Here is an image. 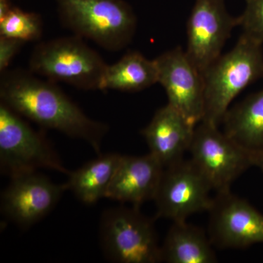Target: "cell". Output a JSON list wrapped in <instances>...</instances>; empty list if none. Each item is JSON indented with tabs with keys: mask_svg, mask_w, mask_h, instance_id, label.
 I'll list each match as a JSON object with an SVG mask.
<instances>
[{
	"mask_svg": "<svg viewBox=\"0 0 263 263\" xmlns=\"http://www.w3.org/2000/svg\"><path fill=\"white\" fill-rule=\"evenodd\" d=\"M67 190L66 183L53 182L38 171L15 176L2 193V214L21 228H29L49 214Z\"/></svg>",
	"mask_w": 263,
	"mask_h": 263,
	"instance_id": "12",
	"label": "cell"
},
{
	"mask_svg": "<svg viewBox=\"0 0 263 263\" xmlns=\"http://www.w3.org/2000/svg\"><path fill=\"white\" fill-rule=\"evenodd\" d=\"M43 22L41 15L24 11L13 6L0 21V35L21 40L26 43L39 41L42 37Z\"/></svg>",
	"mask_w": 263,
	"mask_h": 263,
	"instance_id": "19",
	"label": "cell"
},
{
	"mask_svg": "<svg viewBox=\"0 0 263 263\" xmlns=\"http://www.w3.org/2000/svg\"><path fill=\"white\" fill-rule=\"evenodd\" d=\"M246 1H247V0H246Z\"/></svg>",
	"mask_w": 263,
	"mask_h": 263,
	"instance_id": "24",
	"label": "cell"
},
{
	"mask_svg": "<svg viewBox=\"0 0 263 263\" xmlns=\"http://www.w3.org/2000/svg\"><path fill=\"white\" fill-rule=\"evenodd\" d=\"M189 152L190 160L216 193L230 191L235 180L253 166L250 152L209 123L197 124Z\"/></svg>",
	"mask_w": 263,
	"mask_h": 263,
	"instance_id": "7",
	"label": "cell"
},
{
	"mask_svg": "<svg viewBox=\"0 0 263 263\" xmlns=\"http://www.w3.org/2000/svg\"><path fill=\"white\" fill-rule=\"evenodd\" d=\"M238 21L243 34L263 45V0H247L246 9Z\"/></svg>",
	"mask_w": 263,
	"mask_h": 263,
	"instance_id": "20",
	"label": "cell"
},
{
	"mask_svg": "<svg viewBox=\"0 0 263 263\" xmlns=\"http://www.w3.org/2000/svg\"><path fill=\"white\" fill-rule=\"evenodd\" d=\"M238 18L227 11L224 0H196L187 24L186 54L203 74L221 55Z\"/></svg>",
	"mask_w": 263,
	"mask_h": 263,
	"instance_id": "10",
	"label": "cell"
},
{
	"mask_svg": "<svg viewBox=\"0 0 263 263\" xmlns=\"http://www.w3.org/2000/svg\"><path fill=\"white\" fill-rule=\"evenodd\" d=\"M224 133L251 154L263 153V89L229 108Z\"/></svg>",
	"mask_w": 263,
	"mask_h": 263,
	"instance_id": "16",
	"label": "cell"
},
{
	"mask_svg": "<svg viewBox=\"0 0 263 263\" xmlns=\"http://www.w3.org/2000/svg\"><path fill=\"white\" fill-rule=\"evenodd\" d=\"M13 7L11 0H0V21L8 14Z\"/></svg>",
	"mask_w": 263,
	"mask_h": 263,
	"instance_id": "22",
	"label": "cell"
},
{
	"mask_svg": "<svg viewBox=\"0 0 263 263\" xmlns=\"http://www.w3.org/2000/svg\"><path fill=\"white\" fill-rule=\"evenodd\" d=\"M205 109L201 122L219 127L232 101L263 79L262 44L242 34L234 48L203 72Z\"/></svg>",
	"mask_w": 263,
	"mask_h": 263,
	"instance_id": "2",
	"label": "cell"
},
{
	"mask_svg": "<svg viewBox=\"0 0 263 263\" xmlns=\"http://www.w3.org/2000/svg\"><path fill=\"white\" fill-rule=\"evenodd\" d=\"M84 40L72 34L37 43L29 57V70L76 89L100 90L108 65Z\"/></svg>",
	"mask_w": 263,
	"mask_h": 263,
	"instance_id": "4",
	"label": "cell"
},
{
	"mask_svg": "<svg viewBox=\"0 0 263 263\" xmlns=\"http://www.w3.org/2000/svg\"><path fill=\"white\" fill-rule=\"evenodd\" d=\"M251 155L253 166L258 167L263 173V153H254Z\"/></svg>",
	"mask_w": 263,
	"mask_h": 263,
	"instance_id": "23",
	"label": "cell"
},
{
	"mask_svg": "<svg viewBox=\"0 0 263 263\" xmlns=\"http://www.w3.org/2000/svg\"><path fill=\"white\" fill-rule=\"evenodd\" d=\"M25 43L21 40L0 35V73L8 70L13 58Z\"/></svg>",
	"mask_w": 263,
	"mask_h": 263,
	"instance_id": "21",
	"label": "cell"
},
{
	"mask_svg": "<svg viewBox=\"0 0 263 263\" xmlns=\"http://www.w3.org/2000/svg\"><path fill=\"white\" fill-rule=\"evenodd\" d=\"M122 156L117 153L100 154L98 158L70 172L66 182L67 190L87 205L106 197Z\"/></svg>",
	"mask_w": 263,
	"mask_h": 263,
	"instance_id": "17",
	"label": "cell"
},
{
	"mask_svg": "<svg viewBox=\"0 0 263 263\" xmlns=\"http://www.w3.org/2000/svg\"><path fill=\"white\" fill-rule=\"evenodd\" d=\"M0 74L1 103L41 127L86 142L98 155L101 154L108 124L88 117L56 83L24 69Z\"/></svg>",
	"mask_w": 263,
	"mask_h": 263,
	"instance_id": "1",
	"label": "cell"
},
{
	"mask_svg": "<svg viewBox=\"0 0 263 263\" xmlns=\"http://www.w3.org/2000/svg\"><path fill=\"white\" fill-rule=\"evenodd\" d=\"M158 84L155 60H150L138 51H129L119 61L107 66L100 90L138 92Z\"/></svg>",
	"mask_w": 263,
	"mask_h": 263,
	"instance_id": "18",
	"label": "cell"
},
{
	"mask_svg": "<svg viewBox=\"0 0 263 263\" xmlns=\"http://www.w3.org/2000/svg\"><path fill=\"white\" fill-rule=\"evenodd\" d=\"M0 169L10 179L41 169L70 174L46 136L1 102Z\"/></svg>",
	"mask_w": 263,
	"mask_h": 263,
	"instance_id": "5",
	"label": "cell"
},
{
	"mask_svg": "<svg viewBox=\"0 0 263 263\" xmlns=\"http://www.w3.org/2000/svg\"><path fill=\"white\" fill-rule=\"evenodd\" d=\"M208 212V235L213 245L243 249L263 243V214L230 190L216 193Z\"/></svg>",
	"mask_w": 263,
	"mask_h": 263,
	"instance_id": "9",
	"label": "cell"
},
{
	"mask_svg": "<svg viewBox=\"0 0 263 263\" xmlns=\"http://www.w3.org/2000/svg\"><path fill=\"white\" fill-rule=\"evenodd\" d=\"M158 84L167 95L168 105L197 126L205 109L203 75L189 58L186 51L176 47L155 59Z\"/></svg>",
	"mask_w": 263,
	"mask_h": 263,
	"instance_id": "11",
	"label": "cell"
},
{
	"mask_svg": "<svg viewBox=\"0 0 263 263\" xmlns=\"http://www.w3.org/2000/svg\"><path fill=\"white\" fill-rule=\"evenodd\" d=\"M164 167L153 155L122 156L107 198L133 206L154 200Z\"/></svg>",
	"mask_w": 263,
	"mask_h": 263,
	"instance_id": "14",
	"label": "cell"
},
{
	"mask_svg": "<svg viewBox=\"0 0 263 263\" xmlns=\"http://www.w3.org/2000/svg\"><path fill=\"white\" fill-rule=\"evenodd\" d=\"M196 126L167 104L157 110L149 124L141 130L149 153L164 167L183 159L189 152Z\"/></svg>",
	"mask_w": 263,
	"mask_h": 263,
	"instance_id": "13",
	"label": "cell"
},
{
	"mask_svg": "<svg viewBox=\"0 0 263 263\" xmlns=\"http://www.w3.org/2000/svg\"><path fill=\"white\" fill-rule=\"evenodd\" d=\"M212 189L191 160L164 167L154 198L157 217L186 221L193 214L208 212Z\"/></svg>",
	"mask_w": 263,
	"mask_h": 263,
	"instance_id": "8",
	"label": "cell"
},
{
	"mask_svg": "<svg viewBox=\"0 0 263 263\" xmlns=\"http://www.w3.org/2000/svg\"><path fill=\"white\" fill-rule=\"evenodd\" d=\"M213 243L203 230L186 221H174L161 247V262L214 263Z\"/></svg>",
	"mask_w": 263,
	"mask_h": 263,
	"instance_id": "15",
	"label": "cell"
},
{
	"mask_svg": "<svg viewBox=\"0 0 263 263\" xmlns=\"http://www.w3.org/2000/svg\"><path fill=\"white\" fill-rule=\"evenodd\" d=\"M62 25L72 34L93 41L109 51L132 42L137 17L124 0H54Z\"/></svg>",
	"mask_w": 263,
	"mask_h": 263,
	"instance_id": "3",
	"label": "cell"
},
{
	"mask_svg": "<svg viewBox=\"0 0 263 263\" xmlns=\"http://www.w3.org/2000/svg\"><path fill=\"white\" fill-rule=\"evenodd\" d=\"M100 239L104 255L111 262H161V247L154 221L138 207H114L104 212Z\"/></svg>",
	"mask_w": 263,
	"mask_h": 263,
	"instance_id": "6",
	"label": "cell"
}]
</instances>
